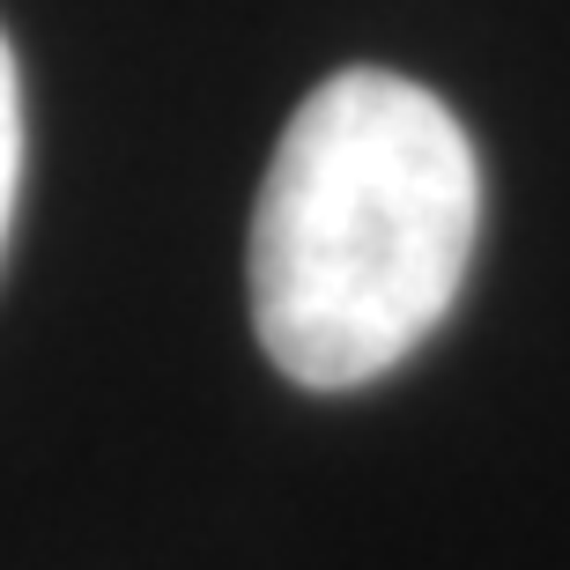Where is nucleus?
Instances as JSON below:
<instances>
[{
	"label": "nucleus",
	"mask_w": 570,
	"mask_h": 570,
	"mask_svg": "<svg viewBox=\"0 0 570 570\" xmlns=\"http://www.w3.org/2000/svg\"><path fill=\"white\" fill-rule=\"evenodd\" d=\"M482 170L460 119L407 75L348 67L282 127L253 208V326L312 393L385 379L466 282Z\"/></svg>",
	"instance_id": "f257e3e1"
},
{
	"label": "nucleus",
	"mask_w": 570,
	"mask_h": 570,
	"mask_svg": "<svg viewBox=\"0 0 570 570\" xmlns=\"http://www.w3.org/2000/svg\"><path fill=\"white\" fill-rule=\"evenodd\" d=\"M16 193H22V75H16L8 38H0V253H8Z\"/></svg>",
	"instance_id": "f03ea898"
}]
</instances>
